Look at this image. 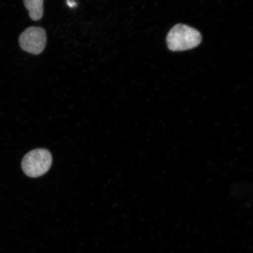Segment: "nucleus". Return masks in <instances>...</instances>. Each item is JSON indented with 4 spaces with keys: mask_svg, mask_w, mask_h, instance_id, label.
I'll list each match as a JSON object with an SVG mask.
<instances>
[{
    "mask_svg": "<svg viewBox=\"0 0 253 253\" xmlns=\"http://www.w3.org/2000/svg\"><path fill=\"white\" fill-rule=\"evenodd\" d=\"M30 17L34 21H39L43 17V0H24Z\"/></svg>",
    "mask_w": 253,
    "mask_h": 253,
    "instance_id": "4",
    "label": "nucleus"
},
{
    "mask_svg": "<svg viewBox=\"0 0 253 253\" xmlns=\"http://www.w3.org/2000/svg\"><path fill=\"white\" fill-rule=\"evenodd\" d=\"M19 42L25 51L39 55L46 46V32L43 28L39 27L28 28L20 35Z\"/></svg>",
    "mask_w": 253,
    "mask_h": 253,
    "instance_id": "3",
    "label": "nucleus"
},
{
    "mask_svg": "<svg viewBox=\"0 0 253 253\" xmlns=\"http://www.w3.org/2000/svg\"><path fill=\"white\" fill-rule=\"evenodd\" d=\"M68 4L71 7H74L75 5H77L76 3L72 1V0H68Z\"/></svg>",
    "mask_w": 253,
    "mask_h": 253,
    "instance_id": "5",
    "label": "nucleus"
},
{
    "mask_svg": "<svg viewBox=\"0 0 253 253\" xmlns=\"http://www.w3.org/2000/svg\"><path fill=\"white\" fill-rule=\"evenodd\" d=\"M52 163L51 154L46 149H36L25 155L21 166L24 172L31 178H37L48 171Z\"/></svg>",
    "mask_w": 253,
    "mask_h": 253,
    "instance_id": "2",
    "label": "nucleus"
},
{
    "mask_svg": "<svg viewBox=\"0 0 253 253\" xmlns=\"http://www.w3.org/2000/svg\"><path fill=\"white\" fill-rule=\"evenodd\" d=\"M168 47L172 51H182L194 48L201 43V34L188 25H176L169 32L167 38Z\"/></svg>",
    "mask_w": 253,
    "mask_h": 253,
    "instance_id": "1",
    "label": "nucleus"
}]
</instances>
